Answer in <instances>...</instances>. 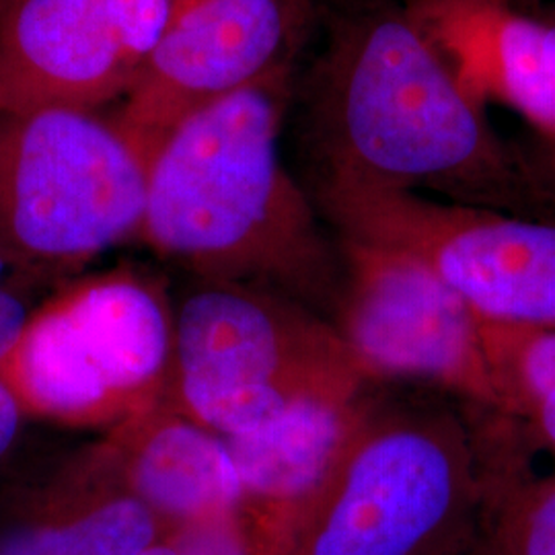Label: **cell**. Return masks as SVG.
Listing matches in <instances>:
<instances>
[{"label": "cell", "mask_w": 555, "mask_h": 555, "mask_svg": "<svg viewBox=\"0 0 555 555\" xmlns=\"http://www.w3.org/2000/svg\"><path fill=\"white\" fill-rule=\"evenodd\" d=\"M144 167L112 121L0 107V251L38 284L139 237Z\"/></svg>", "instance_id": "8992f818"}, {"label": "cell", "mask_w": 555, "mask_h": 555, "mask_svg": "<svg viewBox=\"0 0 555 555\" xmlns=\"http://www.w3.org/2000/svg\"><path fill=\"white\" fill-rule=\"evenodd\" d=\"M479 325L508 417L555 451V327L481 318Z\"/></svg>", "instance_id": "9a60e30c"}, {"label": "cell", "mask_w": 555, "mask_h": 555, "mask_svg": "<svg viewBox=\"0 0 555 555\" xmlns=\"http://www.w3.org/2000/svg\"><path fill=\"white\" fill-rule=\"evenodd\" d=\"M25 420L15 397L0 383V476L17 451Z\"/></svg>", "instance_id": "d6986e66"}, {"label": "cell", "mask_w": 555, "mask_h": 555, "mask_svg": "<svg viewBox=\"0 0 555 555\" xmlns=\"http://www.w3.org/2000/svg\"><path fill=\"white\" fill-rule=\"evenodd\" d=\"M486 488L483 449L442 403L364 401L307 555H437Z\"/></svg>", "instance_id": "5b68a950"}, {"label": "cell", "mask_w": 555, "mask_h": 555, "mask_svg": "<svg viewBox=\"0 0 555 555\" xmlns=\"http://www.w3.org/2000/svg\"><path fill=\"white\" fill-rule=\"evenodd\" d=\"M313 204L337 237L428 266L477 318L555 327V220L319 171Z\"/></svg>", "instance_id": "52a82bcc"}, {"label": "cell", "mask_w": 555, "mask_h": 555, "mask_svg": "<svg viewBox=\"0 0 555 555\" xmlns=\"http://www.w3.org/2000/svg\"><path fill=\"white\" fill-rule=\"evenodd\" d=\"M178 555H307V541L238 502L160 537Z\"/></svg>", "instance_id": "2e32d148"}, {"label": "cell", "mask_w": 555, "mask_h": 555, "mask_svg": "<svg viewBox=\"0 0 555 555\" xmlns=\"http://www.w3.org/2000/svg\"><path fill=\"white\" fill-rule=\"evenodd\" d=\"M364 401L366 393L305 401L259 430L222 437L237 469L241 502L309 545Z\"/></svg>", "instance_id": "5bb4252c"}, {"label": "cell", "mask_w": 555, "mask_h": 555, "mask_svg": "<svg viewBox=\"0 0 555 555\" xmlns=\"http://www.w3.org/2000/svg\"><path fill=\"white\" fill-rule=\"evenodd\" d=\"M291 68L181 121L144 165L139 237L206 282L332 305L337 247L280 159Z\"/></svg>", "instance_id": "7a4b0ae2"}, {"label": "cell", "mask_w": 555, "mask_h": 555, "mask_svg": "<svg viewBox=\"0 0 555 555\" xmlns=\"http://www.w3.org/2000/svg\"><path fill=\"white\" fill-rule=\"evenodd\" d=\"M173 315L128 270L85 278L36 305L0 383L27 420L114 428L169 393Z\"/></svg>", "instance_id": "277c9868"}, {"label": "cell", "mask_w": 555, "mask_h": 555, "mask_svg": "<svg viewBox=\"0 0 555 555\" xmlns=\"http://www.w3.org/2000/svg\"><path fill=\"white\" fill-rule=\"evenodd\" d=\"M100 449L119 483L157 516L163 533L241 502L224 438L185 416L169 397L109 428Z\"/></svg>", "instance_id": "4fadbf2b"}, {"label": "cell", "mask_w": 555, "mask_h": 555, "mask_svg": "<svg viewBox=\"0 0 555 555\" xmlns=\"http://www.w3.org/2000/svg\"><path fill=\"white\" fill-rule=\"evenodd\" d=\"M513 555H555V474L525 490Z\"/></svg>", "instance_id": "e0dca14e"}, {"label": "cell", "mask_w": 555, "mask_h": 555, "mask_svg": "<svg viewBox=\"0 0 555 555\" xmlns=\"http://www.w3.org/2000/svg\"><path fill=\"white\" fill-rule=\"evenodd\" d=\"M550 21H552L555 31V20ZM541 144H543L545 153L539 159V165H535L537 178L543 183V188L555 198V134L552 139L541 142Z\"/></svg>", "instance_id": "ffe728a7"}, {"label": "cell", "mask_w": 555, "mask_h": 555, "mask_svg": "<svg viewBox=\"0 0 555 555\" xmlns=\"http://www.w3.org/2000/svg\"><path fill=\"white\" fill-rule=\"evenodd\" d=\"M339 337L373 383L417 380L508 417L472 307L416 258L337 237Z\"/></svg>", "instance_id": "ba28073f"}, {"label": "cell", "mask_w": 555, "mask_h": 555, "mask_svg": "<svg viewBox=\"0 0 555 555\" xmlns=\"http://www.w3.org/2000/svg\"><path fill=\"white\" fill-rule=\"evenodd\" d=\"M456 85L481 107L502 105L555 134V31L513 0H399Z\"/></svg>", "instance_id": "8fae6325"}, {"label": "cell", "mask_w": 555, "mask_h": 555, "mask_svg": "<svg viewBox=\"0 0 555 555\" xmlns=\"http://www.w3.org/2000/svg\"><path fill=\"white\" fill-rule=\"evenodd\" d=\"M373 380L332 321L268 288L206 282L173 315L167 397L219 437L259 430L313 399H354Z\"/></svg>", "instance_id": "3957f363"}, {"label": "cell", "mask_w": 555, "mask_h": 555, "mask_svg": "<svg viewBox=\"0 0 555 555\" xmlns=\"http://www.w3.org/2000/svg\"><path fill=\"white\" fill-rule=\"evenodd\" d=\"M199 0H0V107L93 114L126 100Z\"/></svg>", "instance_id": "9c48e42d"}, {"label": "cell", "mask_w": 555, "mask_h": 555, "mask_svg": "<svg viewBox=\"0 0 555 555\" xmlns=\"http://www.w3.org/2000/svg\"><path fill=\"white\" fill-rule=\"evenodd\" d=\"M160 537L157 516L119 483L100 444L0 504V555H139Z\"/></svg>", "instance_id": "7c38bea8"}, {"label": "cell", "mask_w": 555, "mask_h": 555, "mask_svg": "<svg viewBox=\"0 0 555 555\" xmlns=\"http://www.w3.org/2000/svg\"><path fill=\"white\" fill-rule=\"evenodd\" d=\"M36 286L40 284L0 251V362L15 348L27 319L36 309L29 302Z\"/></svg>", "instance_id": "ac0fdd59"}, {"label": "cell", "mask_w": 555, "mask_h": 555, "mask_svg": "<svg viewBox=\"0 0 555 555\" xmlns=\"http://www.w3.org/2000/svg\"><path fill=\"white\" fill-rule=\"evenodd\" d=\"M309 118L323 171L555 220L529 159L498 137L399 0L334 21Z\"/></svg>", "instance_id": "6da1fadb"}, {"label": "cell", "mask_w": 555, "mask_h": 555, "mask_svg": "<svg viewBox=\"0 0 555 555\" xmlns=\"http://www.w3.org/2000/svg\"><path fill=\"white\" fill-rule=\"evenodd\" d=\"M309 20V0H199L160 38L112 124L144 167L181 121L291 68Z\"/></svg>", "instance_id": "30bf717a"}, {"label": "cell", "mask_w": 555, "mask_h": 555, "mask_svg": "<svg viewBox=\"0 0 555 555\" xmlns=\"http://www.w3.org/2000/svg\"><path fill=\"white\" fill-rule=\"evenodd\" d=\"M139 555H178V552L169 545V543H165L163 539L157 541L155 545H151V547H146L142 554Z\"/></svg>", "instance_id": "44dd1931"}]
</instances>
